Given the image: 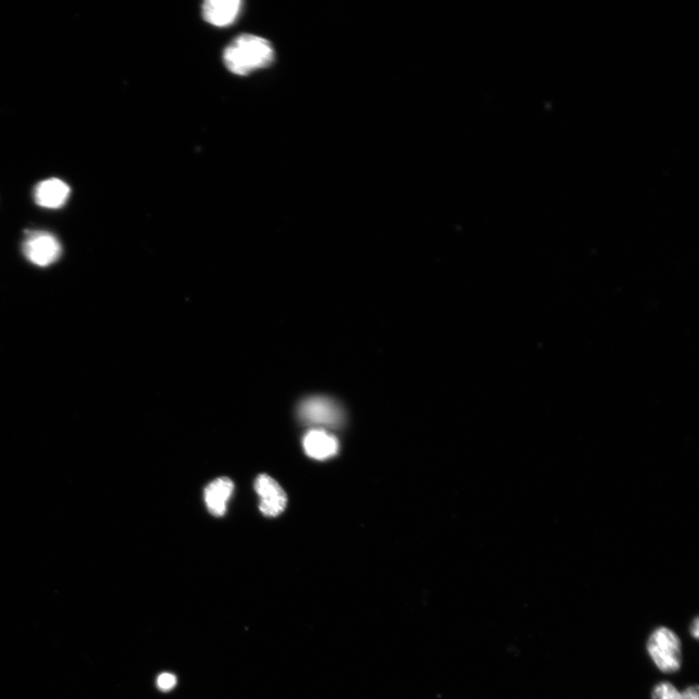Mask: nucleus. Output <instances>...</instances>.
Masks as SVG:
<instances>
[{
    "label": "nucleus",
    "mask_w": 699,
    "mask_h": 699,
    "mask_svg": "<svg viewBox=\"0 0 699 699\" xmlns=\"http://www.w3.org/2000/svg\"><path fill=\"white\" fill-rule=\"evenodd\" d=\"M274 58L272 44L266 38L253 34L236 37L223 52L227 69L240 76L269 67Z\"/></svg>",
    "instance_id": "nucleus-1"
},
{
    "label": "nucleus",
    "mask_w": 699,
    "mask_h": 699,
    "mask_svg": "<svg viewBox=\"0 0 699 699\" xmlns=\"http://www.w3.org/2000/svg\"><path fill=\"white\" fill-rule=\"evenodd\" d=\"M647 652L656 666L665 674H675L682 666V644L674 630L656 628L648 638Z\"/></svg>",
    "instance_id": "nucleus-2"
},
{
    "label": "nucleus",
    "mask_w": 699,
    "mask_h": 699,
    "mask_svg": "<svg viewBox=\"0 0 699 699\" xmlns=\"http://www.w3.org/2000/svg\"><path fill=\"white\" fill-rule=\"evenodd\" d=\"M303 423L322 428H339L345 421V412L334 400L326 397H310L303 400L298 408Z\"/></svg>",
    "instance_id": "nucleus-3"
},
{
    "label": "nucleus",
    "mask_w": 699,
    "mask_h": 699,
    "mask_svg": "<svg viewBox=\"0 0 699 699\" xmlns=\"http://www.w3.org/2000/svg\"><path fill=\"white\" fill-rule=\"evenodd\" d=\"M23 252L33 265L46 268L55 263L61 256V245L54 234L36 231L26 234Z\"/></svg>",
    "instance_id": "nucleus-4"
},
{
    "label": "nucleus",
    "mask_w": 699,
    "mask_h": 699,
    "mask_svg": "<svg viewBox=\"0 0 699 699\" xmlns=\"http://www.w3.org/2000/svg\"><path fill=\"white\" fill-rule=\"evenodd\" d=\"M255 490L260 496V509L267 517H277L287 506V495L281 486L268 474H260L255 482Z\"/></svg>",
    "instance_id": "nucleus-5"
},
{
    "label": "nucleus",
    "mask_w": 699,
    "mask_h": 699,
    "mask_svg": "<svg viewBox=\"0 0 699 699\" xmlns=\"http://www.w3.org/2000/svg\"><path fill=\"white\" fill-rule=\"evenodd\" d=\"M242 5L241 0H207L203 5V15L209 24L225 28L240 17Z\"/></svg>",
    "instance_id": "nucleus-6"
},
{
    "label": "nucleus",
    "mask_w": 699,
    "mask_h": 699,
    "mask_svg": "<svg viewBox=\"0 0 699 699\" xmlns=\"http://www.w3.org/2000/svg\"><path fill=\"white\" fill-rule=\"evenodd\" d=\"M71 188L67 183L52 178L39 183L34 189L37 205L48 209H59L70 199Z\"/></svg>",
    "instance_id": "nucleus-7"
},
{
    "label": "nucleus",
    "mask_w": 699,
    "mask_h": 699,
    "mask_svg": "<svg viewBox=\"0 0 699 699\" xmlns=\"http://www.w3.org/2000/svg\"><path fill=\"white\" fill-rule=\"evenodd\" d=\"M233 482L227 477L218 478L205 487V504L213 515L216 517L225 515L228 501L233 493Z\"/></svg>",
    "instance_id": "nucleus-8"
},
{
    "label": "nucleus",
    "mask_w": 699,
    "mask_h": 699,
    "mask_svg": "<svg viewBox=\"0 0 699 699\" xmlns=\"http://www.w3.org/2000/svg\"><path fill=\"white\" fill-rule=\"evenodd\" d=\"M303 448L308 457L326 459L335 456L339 450L337 439L322 430H312L303 439Z\"/></svg>",
    "instance_id": "nucleus-9"
},
{
    "label": "nucleus",
    "mask_w": 699,
    "mask_h": 699,
    "mask_svg": "<svg viewBox=\"0 0 699 699\" xmlns=\"http://www.w3.org/2000/svg\"><path fill=\"white\" fill-rule=\"evenodd\" d=\"M652 699H685L674 685L669 682H661L655 685L652 692Z\"/></svg>",
    "instance_id": "nucleus-10"
},
{
    "label": "nucleus",
    "mask_w": 699,
    "mask_h": 699,
    "mask_svg": "<svg viewBox=\"0 0 699 699\" xmlns=\"http://www.w3.org/2000/svg\"><path fill=\"white\" fill-rule=\"evenodd\" d=\"M176 678L173 675L164 674L157 679V685L163 691H169L175 688Z\"/></svg>",
    "instance_id": "nucleus-11"
},
{
    "label": "nucleus",
    "mask_w": 699,
    "mask_h": 699,
    "mask_svg": "<svg viewBox=\"0 0 699 699\" xmlns=\"http://www.w3.org/2000/svg\"><path fill=\"white\" fill-rule=\"evenodd\" d=\"M698 685H692L688 689H685L682 694L685 699H699Z\"/></svg>",
    "instance_id": "nucleus-12"
},
{
    "label": "nucleus",
    "mask_w": 699,
    "mask_h": 699,
    "mask_svg": "<svg viewBox=\"0 0 699 699\" xmlns=\"http://www.w3.org/2000/svg\"><path fill=\"white\" fill-rule=\"evenodd\" d=\"M691 633H692V636H693L694 638H695V639L698 638V636H699V621H698V618L697 617L694 619V621L692 623Z\"/></svg>",
    "instance_id": "nucleus-13"
}]
</instances>
